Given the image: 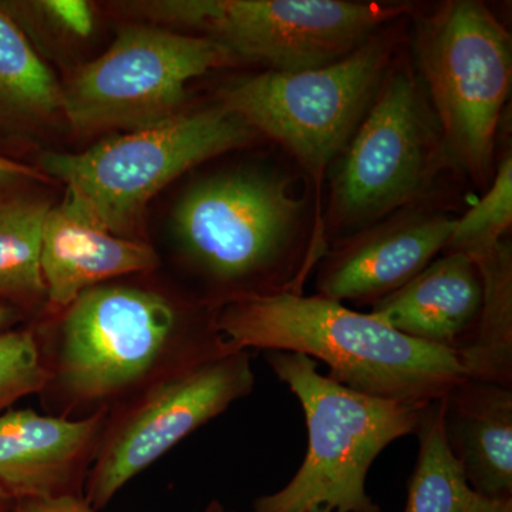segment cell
<instances>
[{
    "label": "cell",
    "instance_id": "24",
    "mask_svg": "<svg viewBox=\"0 0 512 512\" xmlns=\"http://www.w3.org/2000/svg\"><path fill=\"white\" fill-rule=\"evenodd\" d=\"M15 512H96L84 495L52 498V500H19Z\"/></svg>",
    "mask_w": 512,
    "mask_h": 512
},
{
    "label": "cell",
    "instance_id": "10",
    "mask_svg": "<svg viewBox=\"0 0 512 512\" xmlns=\"http://www.w3.org/2000/svg\"><path fill=\"white\" fill-rule=\"evenodd\" d=\"M440 140L412 70L406 64L393 67L392 62L343 150L330 195L326 239L336 232L369 228L416 200L436 173Z\"/></svg>",
    "mask_w": 512,
    "mask_h": 512
},
{
    "label": "cell",
    "instance_id": "13",
    "mask_svg": "<svg viewBox=\"0 0 512 512\" xmlns=\"http://www.w3.org/2000/svg\"><path fill=\"white\" fill-rule=\"evenodd\" d=\"M106 420V412L84 419L0 413V487L16 501L84 495Z\"/></svg>",
    "mask_w": 512,
    "mask_h": 512
},
{
    "label": "cell",
    "instance_id": "25",
    "mask_svg": "<svg viewBox=\"0 0 512 512\" xmlns=\"http://www.w3.org/2000/svg\"><path fill=\"white\" fill-rule=\"evenodd\" d=\"M19 180L46 181V175L33 170L28 165L0 156V187Z\"/></svg>",
    "mask_w": 512,
    "mask_h": 512
},
{
    "label": "cell",
    "instance_id": "4",
    "mask_svg": "<svg viewBox=\"0 0 512 512\" xmlns=\"http://www.w3.org/2000/svg\"><path fill=\"white\" fill-rule=\"evenodd\" d=\"M266 363L301 403L308 451L282 490L254 501V512H383L366 491L370 467L382 451L416 434L427 406L377 399L353 392L318 363L292 352H266Z\"/></svg>",
    "mask_w": 512,
    "mask_h": 512
},
{
    "label": "cell",
    "instance_id": "7",
    "mask_svg": "<svg viewBox=\"0 0 512 512\" xmlns=\"http://www.w3.org/2000/svg\"><path fill=\"white\" fill-rule=\"evenodd\" d=\"M396 45V33L379 32L318 69L241 77L222 90V107L282 144L319 191L330 163L365 117Z\"/></svg>",
    "mask_w": 512,
    "mask_h": 512
},
{
    "label": "cell",
    "instance_id": "1",
    "mask_svg": "<svg viewBox=\"0 0 512 512\" xmlns=\"http://www.w3.org/2000/svg\"><path fill=\"white\" fill-rule=\"evenodd\" d=\"M123 279L29 323L46 370L39 396L47 414L109 413L160 377L235 350L218 330V308Z\"/></svg>",
    "mask_w": 512,
    "mask_h": 512
},
{
    "label": "cell",
    "instance_id": "15",
    "mask_svg": "<svg viewBox=\"0 0 512 512\" xmlns=\"http://www.w3.org/2000/svg\"><path fill=\"white\" fill-rule=\"evenodd\" d=\"M483 295L476 262L460 252H444L370 313L409 338L457 355L476 329Z\"/></svg>",
    "mask_w": 512,
    "mask_h": 512
},
{
    "label": "cell",
    "instance_id": "12",
    "mask_svg": "<svg viewBox=\"0 0 512 512\" xmlns=\"http://www.w3.org/2000/svg\"><path fill=\"white\" fill-rule=\"evenodd\" d=\"M454 221L433 212L406 211L343 238L318 265L316 295L375 305L409 284L444 252Z\"/></svg>",
    "mask_w": 512,
    "mask_h": 512
},
{
    "label": "cell",
    "instance_id": "14",
    "mask_svg": "<svg viewBox=\"0 0 512 512\" xmlns=\"http://www.w3.org/2000/svg\"><path fill=\"white\" fill-rule=\"evenodd\" d=\"M160 264L156 249L146 242L117 237L63 201L50 208L43 227V312L62 311L87 289L151 274Z\"/></svg>",
    "mask_w": 512,
    "mask_h": 512
},
{
    "label": "cell",
    "instance_id": "16",
    "mask_svg": "<svg viewBox=\"0 0 512 512\" xmlns=\"http://www.w3.org/2000/svg\"><path fill=\"white\" fill-rule=\"evenodd\" d=\"M441 403L444 436L471 490L512 498V387L466 379Z\"/></svg>",
    "mask_w": 512,
    "mask_h": 512
},
{
    "label": "cell",
    "instance_id": "5",
    "mask_svg": "<svg viewBox=\"0 0 512 512\" xmlns=\"http://www.w3.org/2000/svg\"><path fill=\"white\" fill-rule=\"evenodd\" d=\"M255 131L225 109L173 119L107 138L83 153H49L43 171L66 185L73 208L117 237L134 239L148 202L181 174L247 146Z\"/></svg>",
    "mask_w": 512,
    "mask_h": 512
},
{
    "label": "cell",
    "instance_id": "30",
    "mask_svg": "<svg viewBox=\"0 0 512 512\" xmlns=\"http://www.w3.org/2000/svg\"><path fill=\"white\" fill-rule=\"evenodd\" d=\"M301 512H335V511L329 510V508H325V507H312V508H308V510H303Z\"/></svg>",
    "mask_w": 512,
    "mask_h": 512
},
{
    "label": "cell",
    "instance_id": "27",
    "mask_svg": "<svg viewBox=\"0 0 512 512\" xmlns=\"http://www.w3.org/2000/svg\"><path fill=\"white\" fill-rule=\"evenodd\" d=\"M28 323V315L16 306L0 302V333L19 328L22 323Z\"/></svg>",
    "mask_w": 512,
    "mask_h": 512
},
{
    "label": "cell",
    "instance_id": "2",
    "mask_svg": "<svg viewBox=\"0 0 512 512\" xmlns=\"http://www.w3.org/2000/svg\"><path fill=\"white\" fill-rule=\"evenodd\" d=\"M217 326L235 349L320 360L329 367V379L377 399L427 406L467 379L451 350L319 295L281 293L225 303Z\"/></svg>",
    "mask_w": 512,
    "mask_h": 512
},
{
    "label": "cell",
    "instance_id": "8",
    "mask_svg": "<svg viewBox=\"0 0 512 512\" xmlns=\"http://www.w3.org/2000/svg\"><path fill=\"white\" fill-rule=\"evenodd\" d=\"M417 59L448 154L478 184L491 183L511 90L510 35L483 3L457 0L421 25Z\"/></svg>",
    "mask_w": 512,
    "mask_h": 512
},
{
    "label": "cell",
    "instance_id": "22",
    "mask_svg": "<svg viewBox=\"0 0 512 512\" xmlns=\"http://www.w3.org/2000/svg\"><path fill=\"white\" fill-rule=\"evenodd\" d=\"M46 370L29 323L0 333V413L25 397L39 396Z\"/></svg>",
    "mask_w": 512,
    "mask_h": 512
},
{
    "label": "cell",
    "instance_id": "21",
    "mask_svg": "<svg viewBox=\"0 0 512 512\" xmlns=\"http://www.w3.org/2000/svg\"><path fill=\"white\" fill-rule=\"evenodd\" d=\"M512 224V157L497 165L491 187L477 204L454 221L444 252H460L473 259L504 241Z\"/></svg>",
    "mask_w": 512,
    "mask_h": 512
},
{
    "label": "cell",
    "instance_id": "17",
    "mask_svg": "<svg viewBox=\"0 0 512 512\" xmlns=\"http://www.w3.org/2000/svg\"><path fill=\"white\" fill-rule=\"evenodd\" d=\"M473 261L483 279V306L458 362L467 379L512 387L511 245L504 239Z\"/></svg>",
    "mask_w": 512,
    "mask_h": 512
},
{
    "label": "cell",
    "instance_id": "23",
    "mask_svg": "<svg viewBox=\"0 0 512 512\" xmlns=\"http://www.w3.org/2000/svg\"><path fill=\"white\" fill-rule=\"evenodd\" d=\"M23 33L39 26L56 30L73 39H86L94 30V10L84 0H35V2H0Z\"/></svg>",
    "mask_w": 512,
    "mask_h": 512
},
{
    "label": "cell",
    "instance_id": "26",
    "mask_svg": "<svg viewBox=\"0 0 512 512\" xmlns=\"http://www.w3.org/2000/svg\"><path fill=\"white\" fill-rule=\"evenodd\" d=\"M466 512H512V498L494 500L474 493Z\"/></svg>",
    "mask_w": 512,
    "mask_h": 512
},
{
    "label": "cell",
    "instance_id": "9",
    "mask_svg": "<svg viewBox=\"0 0 512 512\" xmlns=\"http://www.w3.org/2000/svg\"><path fill=\"white\" fill-rule=\"evenodd\" d=\"M235 62L208 37L123 26L103 55L63 84L62 113L84 134L157 126L180 114L188 83Z\"/></svg>",
    "mask_w": 512,
    "mask_h": 512
},
{
    "label": "cell",
    "instance_id": "6",
    "mask_svg": "<svg viewBox=\"0 0 512 512\" xmlns=\"http://www.w3.org/2000/svg\"><path fill=\"white\" fill-rule=\"evenodd\" d=\"M127 9L154 22L197 29L237 60L295 73L338 62L410 6L346 0H157Z\"/></svg>",
    "mask_w": 512,
    "mask_h": 512
},
{
    "label": "cell",
    "instance_id": "11",
    "mask_svg": "<svg viewBox=\"0 0 512 512\" xmlns=\"http://www.w3.org/2000/svg\"><path fill=\"white\" fill-rule=\"evenodd\" d=\"M255 387L251 352L225 355L168 373L107 413L84 498L99 512L121 488Z\"/></svg>",
    "mask_w": 512,
    "mask_h": 512
},
{
    "label": "cell",
    "instance_id": "19",
    "mask_svg": "<svg viewBox=\"0 0 512 512\" xmlns=\"http://www.w3.org/2000/svg\"><path fill=\"white\" fill-rule=\"evenodd\" d=\"M62 111V86L35 46L0 9V124L33 126Z\"/></svg>",
    "mask_w": 512,
    "mask_h": 512
},
{
    "label": "cell",
    "instance_id": "3",
    "mask_svg": "<svg viewBox=\"0 0 512 512\" xmlns=\"http://www.w3.org/2000/svg\"><path fill=\"white\" fill-rule=\"evenodd\" d=\"M305 200L291 181L229 171L192 185L175 205L171 232L181 261L214 308L241 299L302 293L320 255L303 227Z\"/></svg>",
    "mask_w": 512,
    "mask_h": 512
},
{
    "label": "cell",
    "instance_id": "28",
    "mask_svg": "<svg viewBox=\"0 0 512 512\" xmlns=\"http://www.w3.org/2000/svg\"><path fill=\"white\" fill-rule=\"evenodd\" d=\"M16 500L0 487V512H15Z\"/></svg>",
    "mask_w": 512,
    "mask_h": 512
},
{
    "label": "cell",
    "instance_id": "18",
    "mask_svg": "<svg viewBox=\"0 0 512 512\" xmlns=\"http://www.w3.org/2000/svg\"><path fill=\"white\" fill-rule=\"evenodd\" d=\"M50 208L37 198L0 197V302L26 315L46 308L40 255Z\"/></svg>",
    "mask_w": 512,
    "mask_h": 512
},
{
    "label": "cell",
    "instance_id": "29",
    "mask_svg": "<svg viewBox=\"0 0 512 512\" xmlns=\"http://www.w3.org/2000/svg\"><path fill=\"white\" fill-rule=\"evenodd\" d=\"M204 512H234L229 511L225 508V505L218 500H212L210 504L207 505Z\"/></svg>",
    "mask_w": 512,
    "mask_h": 512
},
{
    "label": "cell",
    "instance_id": "20",
    "mask_svg": "<svg viewBox=\"0 0 512 512\" xmlns=\"http://www.w3.org/2000/svg\"><path fill=\"white\" fill-rule=\"evenodd\" d=\"M416 434L419 457L404 512H466L474 491L444 436L441 399L427 406Z\"/></svg>",
    "mask_w": 512,
    "mask_h": 512
}]
</instances>
